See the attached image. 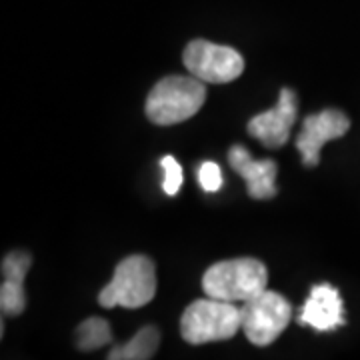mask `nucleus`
I'll return each instance as SVG.
<instances>
[{
  "mask_svg": "<svg viewBox=\"0 0 360 360\" xmlns=\"http://www.w3.org/2000/svg\"><path fill=\"white\" fill-rule=\"evenodd\" d=\"M206 101L205 80L196 77H167L156 82L146 98V116L153 124L172 127L193 118Z\"/></svg>",
  "mask_w": 360,
  "mask_h": 360,
  "instance_id": "1",
  "label": "nucleus"
},
{
  "mask_svg": "<svg viewBox=\"0 0 360 360\" xmlns=\"http://www.w3.org/2000/svg\"><path fill=\"white\" fill-rule=\"evenodd\" d=\"M269 272L257 258H232L212 264L202 276L206 296L226 302H246L266 290Z\"/></svg>",
  "mask_w": 360,
  "mask_h": 360,
  "instance_id": "2",
  "label": "nucleus"
},
{
  "mask_svg": "<svg viewBox=\"0 0 360 360\" xmlns=\"http://www.w3.org/2000/svg\"><path fill=\"white\" fill-rule=\"evenodd\" d=\"M156 295L155 262L148 257L132 255L116 264L112 281L98 295L103 309H141Z\"/></svg>",
  "mask_w": 360,
  "mask_h": 360,
  "instance_id": "3",
  "label": "nucleus"
},
{
  "mask_svg": "<svg viewBox=\"0 0 360 360\" xmlns=\"http://www.w3.org/2000/svg\"><path fill=\"white\" fill-rule=\"evenodd\" d=\"M243 328V314L234 302L205 298L194 300L180 319V335L191 345L229 340Z\"/></svg>",
  "mask_w": 360,
  "mask_h": 360,
  "instance_id": "4",
  "label": "nucleus"
},
{
  "mask_svg": "<svg viewBox=\"0 0 360 360\" xmlns=\"http://www.w3.org/2000/svg\"><path fill=\"white\" fill-rule=\"evenodd\" d=\"M240 314L246 338L257 347H269L292 321V307L278 292L264 290L246 300Z\"/></svg>",
  "mask_w": 360,
  "mask_h": 360,
  "instance_id": "5",
  "label": "nucleus"
},
{
  "mask_svg": "<svg viewBox=\"0 0 360 360\" xmlns=\"http://www.w3.org/2000/svg\"><path fill=\"white\" fill-rule=\"evenodd\" d=\"M182 60L193 77L214 84L232 82L245 70L240 52L208 40H193L182 52Z\"/></svg>",
  "mask_w": 360,
  "mask_h": 360,
  "instance_id": "6",
  "label": "nucleus"
},
{
  "mask_svg": "<svg viewBox=\"0 0 360 360\" xmlns=\"http://www.w3.org/2000/svg\"><path fill=\"white\" fill-rule=\"evenodd\" d=\"M350 129V120L345 112L326 108L319 115H310L302 122V130L296 139V148L302 155L304 167L314 168L321 160V148L324 142L345 136Z\"/></svg>",
  "mask_w": 360,
  "mask_h": 360,
  "instance_id": "7",
  "label": "nucleus"
},
{
  "mask_svg": "<svg viewBox=\"0 0 360 360\" xmlns=\"http://www.w3.org/2000/svg\"><path fill=\"white\" fill-rule=\"evenodd\" d=\"M296 110V94L290 89H283L274 108L260 112L248 122V134L262 142L266 148H281L290 139V130L298 115Z\"/></svg>",
  "mask_w": 360,
  "mask_h": 360,
  "instance_id": "8",
  "label": "nucleus"
},
{
  "mask_svg": "<svg viewBox=\"0 0 360 360\" xmlns=\"http://www.w3.org/2000/svg\"><path fill=\"white\" fill-rule=\"evenodd\" d=\"M300 324L312 326L319 333H330L345 324V304L335 286L316 284L310 288V295L300 312Z\"/></svg>",
  "mask_w": 360,
  "mask_h": 360,
  "instance_id": "9",
  "label": "nucleus"
},
{
  "mask_svg": "<svg viewBox=\"0 0 360 360\" xmlns=\"http://www.w3.org/2000/svg\"><path fill=\"white\" fill-rule=\"evenodd\" d=\"M231 167L245 179L248 194L257 200H269L276 196V162L274 160H255L245 146L234 144L229 150Z\"/></svg>",
  "mask_w": 360,
  "mask_h": 360,
  "instance_id": "10",
  "label": "nucleus"
},
{
  "mask_svg": "<svg viewBox=\"0 0 360 360\" xmlns=\"http://www.w3.org/2000/svg\"><path fill=\"white\" fill-rule=\"evenodd\" d=\"M30 264H32V258L25 250H14L2 260L0 309L4 316H18L25 312V278Z\"/></svg>",
  "mask_w": 360,
  "mask_h": 360,
  "instance_id": "11",
  "label": "nucleus"
},
{
  "mask_svg": "<svg viewBox=\"0 0 360 360\" xmlns=\"http://www.w3.org/2000/svg\"><path fill=\"white\" fill-rule=\"evenodd\" d=\"M160 345V333L155 326H144L127 345L115 347L108 352L110 360H148L155 356Z\"/></svg>",
  "mask_w": 360,
  "mask_h": 360,
  "instance_id": "12",
  "label": "nucleus"
},
{
  "mask_svg": "<svg viewBox=\"0 0 360 360\" xmlns=\"http://www.w3.org/2000/svg\"><path fill=\"white\" fill-rule=\"evenodd\" d=\"M110 340H112L110 324L103 319H98V316L86 319L84 322H80V326L77 328V347L84 352L103 348Z\"/></svg>",
  "mask_w": 360,
  "mask_h": 360,
  "instance_id": "13",
  "label": "nucleus"
},
{
  "mask_svg": "<svg viewBox=\"0 0 360 360\" xmlns=\"http://www.w3.org/2000/svg\"><path fill=\"white\" fill-rule=\"evenodd\" d=\"M160 167L165 168V180H162V188L168 196H174L179 193L180 184H182V168L176 162L174 156H165L160 160Z\"/></svg>",
  "mask_w": 360,
  "mask_h": 360,
  "instance_id": "14",
  "label": "nucleus"
},
{
  "mask_svg": "<svg viewBox=\"0 0 360 360\" xmlns=\"http://www.w3.org/2000/svg\"><path fill=\"white\" fill-rule=\"evenodd\" d=\"M198 184L205 188L206 193H217L222 186V172L217 162L206 160L198 168Z\"/></svg>",
  "mask_w": 360,
  "mask_h": 360,
  "instance_id": "15",
  "label": "nucleus"
}]
</instances>
